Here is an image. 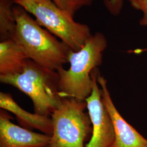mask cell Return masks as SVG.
Masks as SVG:
<instances>
[{"mask_svg":"<svg viewBox=\"0 0 147 147\" xmlns=\"http://www.w3.org/2000/svg\"><path fill=\"white\" fill-rule=\"evenodd\" d=\"M13 9L16 26L12 39L21 46L28 59L54 71L68 62L71 50L68 46L43 29L21 6L13 7Z\"/></svg>","mask_w":147,"mask_h":147,"instance_id":"obj_1","label":"cell"},{"mask_svg":"<svg viewBox=\"0 0 147 147\" xmlns=\"http://www.w3.org/2000/svg\"><path fill=\"white\" fill-rule=\"evenodd\" d=\"M107 46L104 35L97 32L81 50L70 51L69 69L65 70L62 67L57 70L62 98H74L86 101L91 95L93 87L91 73L101 64L103 52Z\"/></svg>","mask_w":147,"mask_h":147,"instance_id":"obj_2","label":"cell"},{"mask_svg":"<svg viewBox=\"0 0 147 147\" xmlns=\"http://www.w3.org/2000/svg\"><path fill=\"white\" fill-rule=\"evenodd\" d=\"M2 84H9L28 96L34 113L49 116L62 103L57 71L46 68L28 59L20 74L0 75Z\"/></svg>","mask_w":147,"mask_h":147,"instance_id":"obj_3","label":"cell"},{"mask_svg":"<svg viewBox=\"0 0 147 147\" xmlns=\"http://www.w3.org/2000/svg\"><path fill=\"white\" fill-rule=\"evenodd\" d=\"M35 16L37 22L58 37L73 51H78L92 37L89 27L74 21L73 16L51 0H17L14 2Z\"/></svg>","mask_w":147,"mask_h":147,"instance_id":"obj_4","label":"cell"},{"mask_svg":"<svg viewBox=\"0 0 147 147\" xmlns=\"http://www.w3.org/2000/svg\"><path fill=\"white\" fill-rule=\"evenodd\" d=\"M86 101L63 98L51 113L53 134L48 147H85L90 140L93 127Z\"/></svg>","mask_w":147,"mask_h":147,"instance_id":"obj_5","label":"cell"},{"mask_svg":"<svg viewBox=\"0 0 147 147\" xmlns=\"http://www.w3.org/2000/svg\"><path fill=\"white\" fill-rule=\"evenodd\" d=\"M99 72L98 68L92 71L93 90L91 95L86 99L93 131L89 142L85 144V147H111L115 138L112 121L101 101V89L97 80Z\"/></svg>","mask_w":147,"mask_h":147,"instance_id":"obj_6","label":"cell"},{"mask_svg":"<svg viewBox=\"0 0 147 147\" xmlns=\"http://www.w3.org/2000/svg\"><path fill=\"white\" fill-rule=\"evenodd\" d=\"M98 82L101 89V101L109 112L115 129V138L111 147H147V139L126 121L117 110L111 96L107 81L99 72Z\"/></svg>","mask_w":147,"mask_h":147,"instance_id":"obj_7","label":"cell"},{"mask_svg":"<svg viewBox=\"0 0 147 147\" xmlns=\"http://www.w3.org/2000/svg\"><path fill=\"white\" fill-rule=\"evenodd\" d=\"M13 117L0 111V147H48L51 136L13 124Z\"/></svg>","mask_w":147,"mask_h":147,"instance_id":"obj_8","label":"cell"},{"mask_svg":"<svg viewBox=\"0 0 147 147\" xmlns=\"http://www.w3.org/2000/svg\"><path fill=\"white\" fill-rule=\"evenodd\" d=\"M0 107L9 111L16 115L22 126L27 129H36L42 134L51 136L53 122L49 116L31 113L22 109L14 100L11 95L3 92L0 93Z\"/></svg>","mask_w":147,"mask_h":147,"instance_id":"obj_9","label":"cell"},{"mask_svg":"<svg viewBox=\"0 0 147 147\" xmlns=\"http://www.w3.org/2000/svg\"><path fill=\"white\" fill-rule=\"evenodd\" d=\"M28 59L23 49L13 39L0 42V75L21 73Z\"/></svg>","mask_w":147,"mask_h":147,"instance_id":"obj_10","label":"cell"},{"mask_svg":"<svg viewBox=\"0 0 147 147\" xmlns=\"http://www.w3.org/2000/svg\"><path fill=\"white\" fill-rule=\"evenodd\" d=\"M9 0H0V36L1 41L12 38L16 29V22L12 3Z\"/></svg>","mask_w":147,"mask_h":147,"instance_id":"obj_11","label":"cell"},{"mask_svg":"<svg viewBox=\"0 0 147 147\" xmlns=\"http://www.w3.org/2000/svg\"><path fill=\"white\" fill-rule=\"evenodd\" d=\"M60 9L73 16L75 13L84 6L90 5L93 0H51Z\"/></svg>","mask_w":147,"mask_h":147,"instance_id":"obj_12","label":"cell"},{"mask_svg":"<svg viewBox=\"0 0 147 147\" xmlns=\"http://www.w3.org/2000/svg\"><path fill=\"white\" fill-rule=\"evenodd\" d=\"M129 1L134 8L143 13V16L140 23L142 26H147V0H129Z\"/></svg>","mask_w":147,"mask_h":147,"instance_id":"obj_13","label":"cell"},{"mask_svg":"<svg viewBox=\"0 0 147 147\" xmlns=\"http://www.w3.org/2000/svg\"><path fill=\"white\" fill-rule=\"evenodd\" d=\"M105 5L114 15H118L121 12L123 6V0H104Z\"/></svg>","mask_w":147,"mask_h":147,"instance_id":"obj_14","label":"cell"},{"mask_svg":"<svg viewBox=\"0 0 147 147\" xmlns=\"http://www.w3.org/2000/svg\"><path fill=\"white\" fill-rule=\"evenodd\" d=\"M9 1H13V2H15L16 1H17V0H9Z\"/></svg>","mask_w":147,"mask_h":147,"instance_id":"obj_15","label":"cell"}]
</instances>
